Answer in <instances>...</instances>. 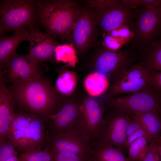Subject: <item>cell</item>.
Returning <instances> with one entry per match:
<instances>
[{
    "label": "cell",
    "instance_id": "obj_1",
    "mask_svg": "<svg viewBox=\"0 0 161 161\" xmlns=\"http://www.w3.org/2000/svg\"><path fill=\"white\" fill-rule=\"evenodd\" d=\"M8 88L19 111L45 119L56 112L65 98L44 74L13 83Z\"/></svg>",
    "mask_w": 161,
    "mask_h": 161
},
{
    "label": "cell",
    "instance_id": "obj_2",
    "mask_svg": "<svg viewBox=\"0 0 161 161\" xmlns=\"http://www.w3.org/2000/svg\"><path fill=\"white\" fill-rule=\"evenodd\" d=\"M36 5L39 20L46 33L66 42L81 7L78 2L42 1L38 2Z\"/></svg>",
    "mask_w": 161,
    "mask_h": 161
},
{
    "label": "cell",
    "instance_id": "obj_3",
    "mask_svg": "<svg viewBox=\"0 0 161 161\" xmlns=\"http://www.w3.org/2000/svg\"><path fill=\"white\" fill-rule=\"evenodd\" d=\"M15 113L7 136L16 149L24 153L44 149L48 138L47 119L21 111Z\"/></svg>",
    "mask_w": 161,
    "mask_h": 161
},
{
    "label": "cell",
    "instance_id": "obj_4",
    "mask_svg": "<svg viewBox=\"0 0 161 161\" xmlns=\"http://www.w3.org/2000/svg\"><path fill=\"white\" fill-rule=\"evenodd\" d=\"M94 51L92 65L105 75L112 84L121 78L139 59L136 51L130 47L114 50L102 45Z\"/></svg>",
    "mask_w": 161,
    "mask_h": 161
},
{
    "label": "cell",
    "instance_id": "obj_5",
    "mask_svg": "<svg viewBox=\"0 0 161 161\" xmlns=\"http://www.w3.org/2000/svg\"><path fill=\"white\" fill-rule=\"evenodd\" d=\"M131 30L134 36L129 47L140 55L152 41L161 37V12L143 7L135 9Z\"/></svg>",
    "mask_w": 161,
    "mask_h": 161
},
{
    "label": "cell",
    "instance_id": "obj_6",
    "mask_svg": "<svg viewBox=\"0 0 161 161\" xmlns=\"http://www.w3.org/2000/svg\"><path fill=\"white\" fill-rule=\"evenodd\" d=\"M35 4L30 0H6L0 5V33L32 27Z\"/></svg>",
    "mask_w": 161,
    "mask_h": 161
},
{
    "label": "cell",
    "instance_id": "obj_7",
    "mask_svg": "<svg viewBox=\"0 0 161 161\" xmlns=\"http://www.w3.org/2000/svg\"><path fill=\"white\" fill-rule=\"evenodd\" d=\"M107 109L95 140H100L123 151L126 148L127 128L132 118L110 108L107 107Z\"/></svg>",
    "mask_w": 161,
    "mask_h": 161
},
{
    "label": "cell",
    "instance_id": "obj_8",
    "mask_svg": "<svg viewBox=\"0 0 161 161\" xmlns=\"http://www.w3.org/2000/svg\"><path fill=\"white\" fill-rule=\"evenodd\" d=\"M81 105V102L65 98L56 112L47 119L48 134L70 132L84 134Z\"/></svg>",
    "mask_w": 161,
    "mask_h": 161
},
{
    "label": "cell",
    "instance_id": "obj_9",
    "mask_svg": "<svg viewBox=\"0 0 161 161\" xmlns=\"http://www.w3.org/2000/svg\"><path fill=\"white\" fill-rule=\"evenodd\" d=\"M98 29L92 9L87 6L81 7L66 42L76 51L85 53L95 44Z\"/></svg>",
    "mask_w": 161,
    "mask_h": 161
},
{
    "label": "cell",
    "instance_id": "obj_10",
    "mask_svg": "<svg viewBox=\"0 0 161 161\" xmlns=\"http://www.w3.org/2000/svg\"><path fill=\"white\" fill-rule=\"evenodd\" d=\"M92 10L97 26L103 33H108L123 25L131 29L135 9L123 0H118L115 3L105 8Z\"/></svg>",
    "mask_w": 161,
    "mask_h": 161
},
{
    "label": "cell",
    "instance_id": "obj_11",
    "mask_svg": "<svg viewBox=\"0 0 161 161\" xmlns=\"http://www.w3.org/2000/svg\"><path fill=\"white\" fill-rule=\"evenodd\" d=\"M108 107L128 115L149 111H161L158 96L151 91H141L112 98Z\"/></svg>",
    "mask_w": 161,
    "mask_h": 161
},
{
    "label": "cell",
    "instance_id": "obj_12",
    "mask_svg": "<svg viewBox=\"0 0 161 161\" xmlns=\"http://www.w3.org/2000/svg\"><path fill=\"white\" fill-rule=\"evenodd\" d=\"M45 148L53 151L67 153L87 160L91 159L90 144L85 136L79 132L48 134Z\"/></svg>",
    "mask_w": 161,
    "mask_h": 161
},
{
    "label": "cell",
    "instance_id": "obj_13",
    "mask_svg": "<svg viewBox=\"0 0 161 161\" xmlns=\"http://www.w3.org/2000/svg\"><path fill=\"white\" fill-rule=\"evenodd\" d=\"M150 72L138 61L121 78L112 85L109 95L113 97L141 91L152 92L150 85Z\"/></svg>",
    "mask_w": 161,
    "mask_h": 161
},
{
    "label": "cell",
    "instance_id": "obj_14",
    "mask_svg": "<svg viewBox=\"0 0 161 161\" xmlns=\"http://www.w3.org/2000/svg\"><path fill=\"white\" fill-rule=\"evenodd\" d=\"M42 63L32 61L28 58L27 55H20L16 52L5 67L4 79L6 83H13L44 74L47 71V67Z\"/></svg>",
    "mask_w": 161,
    "mask_h": 161
},
{
    "label": "cell",
    "instance_id": "obj_15",
    "mask_svg": "<svg viewBox=\"0 0 161 161\" xmlns=\"http://www.w3.org/2000/svg\"><path fill=\"white\" fill-rule=\"evenodd\" d=\"M29 31L30 37L28 58L40 64L55 58V50L58 45L55 38L37 28L32 27Z\"/></svg>",
    "mask_w": 161,
    "mask_h": 161
},
{
    "label": "cell",
    "instance_id": "obj_16",
    "mask_svg": "<svg viewBox=\"0 0 161 161\" xmlns=\"http://www.w3.org/2000/svg\"><path fill=\"white\" fill-rule=\"evenodd\" d=\"M83 133L91 144L97 137L106 109L97 100L88 98L81 102Z\"/></svg>",
    "mask_w": 161,
    "mask_h": 161
},
{
    "label": "cell",
    "instance_id": "obj_17",
    "mask_svg": "<svg viewBox=\"0 0 161 161\" xmlns=\"http://www.w3.org/2000/svg\"><path fill=\"white\" fill-rule=\"evenodd\" d=\"M0 140L7 136L15 119L14 101L6 86L5 72L0 70Z\"/></svg>",
    "mask_w": 161,
    "mask_h": 161
},
{
    "label": "cell",
    "instance_id": "obj_18",
    "mask_svg": "<svg viewBox=\"0 0 161 161\" xmlns=\"http://www.w3.org/2000/svg\"><path fill=\"white\" fill-rule=\"evenodd\" d=\"M29 29H24L17 30L15 31L13 34L10 36L0 37V69L5 70L8 62L16 52V50L21 42L25 41H29L30 35Z\"/></svg>",
    "mask_w": 161,
    "mask_h": 161
},
{
    "label": "cell",
    "instance_id": "obj_19",
    "mask_svg": "<svg viewBox=\"0 0 161 161\" xmlns=\"http://www.w3.org/2000/svg\"><path fill=\"white\" fill-rule=\"evenodd\" d=\"M90 148L93 161H131L121 150L98 139L90 144Z\"/></svg>",
    "mask_w": 161,
    "mask_h": 161
},
{
    "label": "cell",
    "instance_id": "obj_20",
    "mask_svg": "<svg viewBox=\"0 0 161 161\" xmlns=\"http://www.w3.org/2000/svg\"><path fill=\"white\" fill-rule=\"evenodd\" d=\"M138 60L150 72H161V37L152 41Z\"/></svg>",
    "mask_w": 161,
    "mask_h": 161
},
{
    "label": "cell",
    "instance_id": "obj_21",
    "mask_svg": "<svg viewBox=\"0 0 161 161\" xmlns=\"http://www.w3.org/2000/svg\"><path fill=\"white\" fill-rule=\"evenodd\" d=\"M160 111H154L138 113L132 118L137 120L142 127L149 135L153 140L160 135L161 129Z\"/></svg>",
    "mask_w": 161,
    "mask_h": 161
},
{
    "label": "cell",
    "instance_id": "obj_22",
    "mask_svg": "<svg viewBox=\"0 0 161 161\" xmlns=\"http://www.w3.org/2000/svg\"><path fill=\"white\" fill-rule=\"evenodd\" d=\"M84 85L88 93L92 97L99 96L109 89V81L106 76L98 72L90 74L85 78Z\"/></svg>",
    "mask_w": 161,
    "mask_h": 161
},
{
    "label": "cell",
    "instance_id": "obj_23",
    "mask_svg": "<svg viewBox=\"0 0 161 161\" xmlns=\"http://www.w3.org/2000/svg\"><path fill=\"white\" fill-rule=\"evenodd\" d=\"M77 78L75 73L69 71H63L59 74L55 82V89L62 96L71 95L75 89Z\"/></svg>",
    "mask_w": 161,
    "mask_h": 161
},
{
    "label": "cell",
    "instance_id": "obj_24",
    "mask_svg": "<svg viewBox=\"0 0 161 161\" xmlns=\"http://www.w3.org/2000/svg\"><path fill=\"white\" fill-rule=\"evenodd\" d=\"M148 142L145 137L139 138L130 145L129 149V158L131 161H142L145 158L148 150Z\"/></svg>",
    "mask_w": 161,
    "mask_h": 161
},
{
    "label": "cell",
    "instance_id": "obj_25",
    "mask_svg": "<svg viewBox=\"0 0 161 161\" xmlns=\"http://www.w3.org/2000/svg\"><path fill=\"white\" fill-rule=\"evenodd\" d=\"M19 158L20 161H53V152L45 148L42 150L22 153Z\"/></svg>",
    "mask_w": 161,
    "mask_h": 161
},
{
    "label": "cell",
    "instance_id": "obj_26",
    "mask_svg": "<svg viewBox=\"0 0 161 161\" xmlns=\"http://www.w3.org/2000/svg\"><path fill=\"white\" fill-rule=\"evenodd\" d=\"M66 45H58L55 50V57L58 61L67 63L72 67L74 66L77 61L76 52Z\"/></svg>",
    "mask_w": 161,
    "mask_h": 161
},
{
    "label": "cell",
    "instance_id": "obj_27",
    "mask_svg": "<svg viewBox=\"0 0 161 161\" xmlns=\"http://www.w3.org/2000/svg\"><path fill=\"white\" fill-rule=\"evenodd\" d=\"M132 8L154 9L161 12V0H123Z\"/></svg>",
    "mask_w": 161,
    "mask_h": 161
},
{
    "label": "cell",
    "instance_id": "obj_28",
    "mask_svg": "<svg viewBox=\"0 0 161 161\" xmlns=\"http://www.w3.org/2000/svg\"><path fill=\"white\" fill-rule=\"evenodd\" d=\"M17 151L7 136L0 140V161H6Z\"/></svg>",
    "mask_w": 161,
    "mask_h": 161
},
{
    "label": "cell",
    "instance_id": "obj_29",
    "mask_svg": "<svg viewBox=\"0 0 161 161\" xmlns=\"http://www.w3.org/2000/svg\"><path fill=\"white\" fill-rule=\"evenodd\" d=\"M106 34L124 40L128 44L130 42L134 36L131 29L125 25L121 26Z\"/></svg>",
    "mask_w": 161,
    "mask_h": 161
},
{
    "label": "cell",
    "instance_id": "obj_30",
    "mask_svg": "<svg viewBox=\"0 0 161 161\" xmlns=\"http://www.w3.org/2000/svg\"><path fill=\"white\" fill-rule=\"evenodd\" d=\"M103 44L107 48L112 50L120 49L127 42L121 39L113 37L108 34L104 33Z\"/></svg>",
    "mask_w": 161,
    "mask_h": 161
},
{
    "label": "cell",
    "instance_id": "obj_31",
    "mask_svg": "<svg viewBox=\"0 0 161 161\" xmlns=\"http://www.w3.org/2000/svg\"><path fill=\"white\" fill-rule=\"evenodd\" d=\"M150 82L152 91L158 96H161V72H150Z\"/></svg>",
    "mask_w": 161,
    "mask_h": 161
},
{
    "label": "cell",
    "instance_id": "obj_32",
    "mask_svg": "<svg viewBox=\"0 0 161 161\" xmlns=\"http://www.w3.org/2000/svg\"><path fill=\"white\" fill-rule=\"evenodd\" d=\"M53 152V161H89L91 160H87L76 155L67 153Z\"/></svg>",
    "mask_w": 161,
    "mask_h": 161
},
{
    "label": "cell",
    "instance_id": "obj_33",
    "mask_svg": "<svg viewBox=\"0 0 161 161\" xmlns=\"http://www.w3.org/2000/svg\"><path fill=\"white\" fill-rule=\"evenodd\" d=\"M142 137L145 138L148 142L150 143L153 140L146 131L141 127L127 138L125 144L126 148L128 150L130 145L133 142L137 139Z\"/></svg>",
    "mask_w": 161,
    "mask_h": 161
},
{
    "label": "cell",
    "instance_id": "obj_34",
    "mask_svg": "<svg viewBox=\"0 0 161 161\" xmlns=\"http://www.w3.org/2000/svg\"><path fill=\"white\" fill-rule=\"evenodd\" d=\"M142 161H160L156 139L148 145V150L145 159Z\"/></svg>",
    "mask_w": 161,
    "mask_h": 161
},
{
    "label": "cell",
    "instance_id": "obj_35",
    "mask_svg": "<svg viewBox=\"0 0 161 161\" xmlns=\"http://www.w3.org/2000/svg\"><path fill=\"white\" fill-rule=\"evenodd\" d=\"M142 127L140 123L132 118L131 122L129 125L127 129V138Z\"/></svg>",
    "mask_w": 161,
    "mask_h": 161
},
{
    "label": "cell",
    "instance_id": "obj_36",
    "mask_svg": "<svg viewBox=\"0 0 161 161\" xmlns=\"http://www.w3.org/2000/svg\"><path fill=\"white\" fill-rule=\"evenodd\" d=\"M157 143L159 151L160 161H161V136H158L156 138Z\"/></svg>",
    "mask_w": 161,
    "mask_h": 161
},
{
    "label": "cell",
    "instance_id": "obj_37",
    "mask_svg": "<svg viewBox=\"0 0 161 161\" xmlns=\"http://www.w3.org/2000/svg\"><path fill=\"white\" fill-rule=\"evenodd\" d=\"M18 152L8 158L6 161H20L19 158L18 157Z\"/></svg>",
    "mask_w": 161,
    "mask_h": 161
},
{
    "label": "cell",
    "instance_id": "obj_38",
    "mask_svg": "<svg viewBox=\"0 0 161 161\" xmlns=\"http://www.w3.org/2000/svg\"><path fill=\"white\" fill-rule=\"evenodd\" d=\"M158 96V97H159V100H160V101L161 103V96Z\"/></svg>",
    "mask_w": 161,
    "mask_h": 161
},
{
    "label": "cell",
    "instance_id": "obj_39",
    "mask_svg": "<svg viewBox=\"0 0 161 161\" xmlns=\"http://www.w3.org/2000/svg\"><path fill=\"white\" fill-rule=\"evenodd\" d=\"M160 113L161 115V111L160 112Z\"/></svg>",
    "mask_w": 161,
    "mask_h": 161
},
{
    "label": "cell",
    "instance_id": "obj_40",
    "mask_svg": "<svg viewBox=\"0 0 161 161\" xmlns=\"http://www.w3.org/2000/svg\"><path fill=\"white\" fill-rule=\"evenodd\" d=\"M90 161H92V160H91H91H90Z\"/></svg>",
    "mask_w": 161,
    "mask_h": 161
}]
</instances>
